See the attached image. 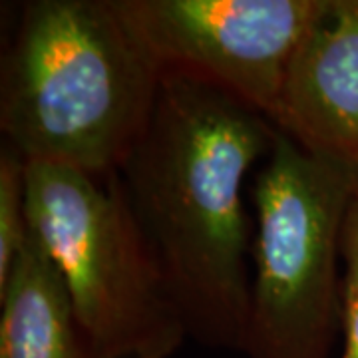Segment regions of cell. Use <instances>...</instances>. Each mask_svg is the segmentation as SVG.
<instances>
[{
  "mask_svg": "<svg viewBox=\"0 0 358 358\" xmlns=\"http://www.w3.org/2000/svg\"><path fill=\"white\" fill-rule=\"evenodd\" d=\"M162 76L223 92L273 117L322 0H114Z\"/></svg>",
  "mask_w": 358,
  "mask_h": 358,
  "instance_id": "obj_5",
  "label": "cell"
},
{
  "mask_svg": "<svg viewBox=\"0 0 358 358\" xmlns=\"http://www.w3.org/2000/svg\"><path fill=\"white\" fill-rule=\"evenodd\" d=\"M28 237V162L2 141L0 150V291L8 285Z\"/></svg>",
  "mask_w": 358,
  "mask_h": 358,
  "instance_id": "obj_8",
  "label": "cell"
},
{
  "mask_svg": "<svg viewBox=\"0 0 358 358\" xmlns=\"http://www.w3.org/2000/svg\"><path fill=\"white\" fill-rule=\"evenodd\" d=\"M271 122L308 152L358 167V0H322Z\"/></svg>",
  "mask_w": 358,
  "mask_h": 358,
  "instance_id": "obj_6",
  "label": "cell"
},
{
  "mask_svg": "<svg viewBox=\"0 0 358 358\" xmlns=\"http://www.w3.org/2000/svg\"><path fill=\"white\" fill-rule=\"evenodd\" d=\"M28 229L64 282L82 358H171L189 338L115 173L28 164Z\"/></svg>",
  "mask_w": 358,
  "mask_h": 358,
  "instance_id": "obj_4",
  "label": "cell"
},
{
  "mask_svg": "<svg viewBox=\"0 0 358 358\" xmlns=\"http://www.w3.org/2000/svg\"><path fill=\"white\" fill-rule=\"evenodd\" d=\"M159 86L114 0H30L2 62V141L28 164L112 176L141 140Z\"/></svg>",
  "mask_w": 358,
  "mask_h": 358,
  "instance_id": "obj_2",
  "label": "cell"
},
{
  "mask_svg": "<svg viewBox=\"0 0 358 358\" xmlns=\"http://www.w3.org/2000/svg\"><path fill=\"white\" fill-rule=\"evenodd\" d=\"M358 167L279 131L253 185L247 358H331L343 319V229Z\"/></svg>",
  "mask_w": 358,
  "mask_h": 358,
  "instance_id": "obj_3",
  "label": "cell"
},
{
  "mask_svg": "<svg viewBox=\"0 0 358 358\" xmlns=\"http://www.w3.org/2000/svg\"><path fill=\"white\" fill-rule=\"evenodd\" d=\"M343 357L358 358V192L343 229Z\"/></svg>",
  "mask_w": 358,
  "mask_h": 358,
  "instance_id": "obj_9",
  "label": "cell"
},
{
  "mask_svg": "<svg viewBox=\"0 0 358 358\" xmlns=\"http://www.w3.org/2000/svg\"><path fill=\"white\" fill-rule=\"evenodd\" d=\"M279 128L223 92L162 76L155 110L115 171L145 249L199 345L243 350L253 237L245 181Z\"/></svg>",
  "mask_w": 358,
  "mask_h": 358,
  "instance_id": "obj_1",
  "label": "cell"
},
{
  "mask_svg": "<svg viewBox=\"0 0 358 358\" xmlns=\"http://www.w3.org/2000/svg\"><path fill=\"white\" fill-rule=\"evenodd\" d=\"M0 358H82L64 282L30 229L0 291Z\"/></svg>",
  "mask_w": 358,
  "mask_h": 358,
  "instance_id": "obj_7",
  "label": "cell"
}]
</instances>
